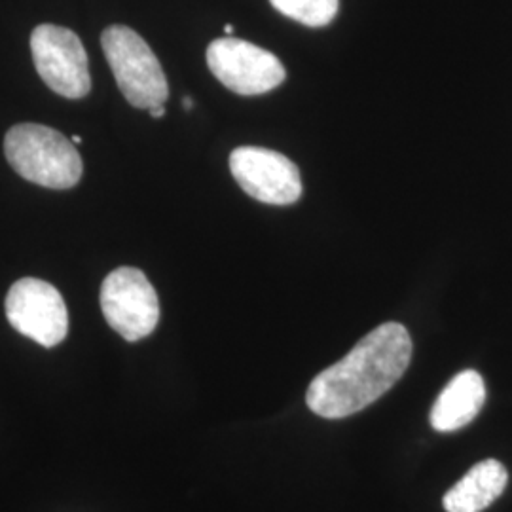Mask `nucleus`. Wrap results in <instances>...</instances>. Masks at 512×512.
<instances>
[{
    "mask_svg": "<svg viewBox=\"0 0 512 512\" xmlns=\"http://www.w3.org/2000/svg\"><path fill=\"white\" fill-rule=\"evenodd\" d=\"M412 338L401 323H384L366 334L348 355L311 380L306 403L325 420H344L403 378L412 361Z\"/></svg>",
    "mask_w": 512,
    "mask_h": 512,
    "instance_id": "f257e3e1",
    "label": "nucleus"
},
{
    "mask_svg": "<svg viewBox=\"0 0 512 512\" xmlns=\"http://www.w3.org/2000/svg\"><path fill=\"white\" fill-rule=\"evenodd\" d=\"M4 154L18 175L44 188L67 190L82 177L76 145L48 126H14L4 137Z\"/></svg>",
    "mask_w": 512,
    "mask_h": 512,
    "instance_id": "f03ea898",
    "label": "nucleus"
},
{
    "mask_svg": "<svg viewBox=\"0 0 512 512\" xmlns=\"http://www.w3.org/2000/svg\"><path fill=\"white\" fill-rule=\"evenodd\" d=\"M101 46L120 92L133 107L165 105L169 86L164 69L141 35L126 25H112L103 33Z\"/></svg>",
    "mask_w": 512,
    "mask_h": 512,
    "instance_id": "7ed1b4c3",
    "label": "nucleus"
},
{
    "mask_svg": "<svg viewBox=\"0 0 512 512\" xmlns=\"http://www.w3.org/2000/svg\"><path fill=\"white\" fill-rule=\"evenodd\" d=\"M31 52L37 73L52 92L67 99H82L92 90L88 54L71 29L38 25L31 35Z\"/></svg>",
    "mask_w": 512,
    "mask_h": 512,
    "instance_id": "20e7f679",
    "label": "nucleus"
},
{
    "mask_svg": "<svg viewBox=\"0 0 512 512\" xmlns=\"http://www.w3.org/2000/svg\"><path fill=\"white\" fill-rule=\"evenodd\" d=\"M101 310L124 340L139 342L150 336L160 321V302L147 275L137 268H118L101 285Z\"/></svg>",
    "mask_w": 512,
    "mask_h": 512,
    "instance_id": "39448f33",
    "label": "nucleus"
},
{
    "mask_svg": "<svg viewBox=\"0 0 512 512\" xmlns=\"http://www.w3.org/2000/svg\"><path fill=\"white\" fill-rule=\"evenodd\" d=\"M8 323L44 348L61 344L69 332V311L61 293L48 281L23 277L6 294Z\"/></svg>",
    "mask_w": 512,
    "mask_h": 512,
    "instance_id": "423d86ee",
    "label": "nucleus"
},
{
    "mask_svg": "<svg viewBox=\"0 0 512 512\" xmlns=\"http://www.w3.org/2000/svg\"><path fill=\"white\" fill-rule=\"evenodd\" d=\"M207 65L230 92L262 95L285 80L283 63L247 40L217 38L207 48Z\"/></svg>",
    "mask_w": 512,
    "mask_h": 512,
    "instance_id": "0eeeda50",
    "label": "nucleus"
},
{
    "mask_svg": "<svg viewBox=\"0 0 512 512\" xmlns=\"http://www.w3.org/2000/svg\"><path fill=\"white\" fill-rule=\"evenodd\" d=\"M236 183L258 202L291 205L302 196L298 167L283 154L268 148L239 147L230 154Z\"/></svg>",
    "mask_w": 512,
    "mask_h": 512,
    "instance_id": "6e6552de",
    "label": "nucleus"
},
{
    "mask_svg": "<svg viewBox=\"0 0 512 512\" xmlns=\"http://www.w3.org/2000/svg\"><path fill=\"white\" fill-rule=\"evenodd\" d=\"M486 403V385L476 370H463L442 389L431 410V427L454 433L475 420Z\"/></svg>",
    "mask_w": 512,
    "mask_h": 512,
    "instance_id": "1a4fd4ad",
    "label": "nucleus"
},
{
    "mask_svg": "<svg viewBox=\"0 0 512 512\" xmlns=\"http://www.w3.org/2000/svg\"><path fill=\"white\" fill-rule=\"evenodd\" d=\"M509 473L497 459H484L454 484L442 499L446 512H482L505 492Z\"/></svg>",
    "mask_w": 512,
    "mask_h": 512,
    "instance_id": "9d476101",
    "label": "nucleus"
},
{
    "mask_svg": "<svg viewBox=\"0 0 512 512\" xmlns=\"http://www.w3.org/2000/svg\"><path fill=\"white\" fill-rule=\"evenodd\" d=\"M277 12L308 27H325L338 16L340 0H270Z\"/></svg>",
    "mask_w": 512,
    "mask_h": 512,
    "instance_id": "9b49d317",
    "label": "nucleus"
},
{
    "mask_svg": "<svg viewBox=\"0 0 512 512\" xmlns=\"http://www.w3.org/2000/svg\"><path fill=\"white\" fill-rule=\"evenodd\" d=\"M165 107L164 105H160V107H154V109H150V116L152 118H156V120H160V118H164Z\"/></svg>",
    "mask_w": 512,
    "mask_h": 512,
    "instance_id": "f8f14e48",
    "label": "nucleus"
},
{
    "mask_svg": "<svg viewBox=\"0 0 512 512\" xmlns=\"http://www.w3.org/2000/svg\"><path fill=\"white\" fill-rule=\"evenodd\" d=\"M183 105H184V109H192V107H194V103H192V99H190V97H184V101H183Z\"/></svg>",
    "mask_w": 512,
    "mask_h": 512,
    "instance_id": "ddd939ff",
    "label": "nucleus"
},
{
    "mask_svg": "<svg viewBox=\"0 0 512 512\" xmlns=\"http://www.w3.org/2000/svg\"><path fill=\"white\" fill-rule=\"evenodd\" d=\"M224 33H226L228 37H232V35H234V27H232V25H226V27H224Z\"/></svg>",
    "mask_w": 512,
    "mask_h": 512,
    "instance_id": "4468645a",
    "label": "nucleus"
},
{
    "mask_svg": "<svg viewBox=\"0 0 512 512\" xmlns=\"http://www.w3.org/2000/svg\"><path fill=\"white\" fill-rule=\"evenodd\" d=\"M73 143L74 145H80V143H82V137H80V135H74Z\"/></svg>",
    "mask_w": 512,
    "mask_h": 512,
    "instance_id": "2eb2a0df",
    "label": "nucleus"
}]
</instances>
